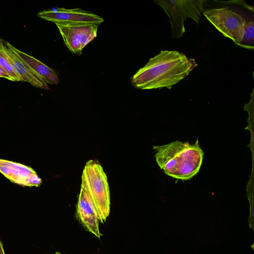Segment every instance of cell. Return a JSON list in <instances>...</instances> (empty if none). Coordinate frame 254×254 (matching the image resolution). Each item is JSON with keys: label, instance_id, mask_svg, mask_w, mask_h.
I'll list each match as a JSON object with an SVG mask.
<instances>
[{"label": "cell", "instance_id": "10", "mask_svg": "<svg viewBox=\"0 0 254 254\" xmlns=\"http://www.w3.org/2000/svg\"><path fill=\"white\" fill-rule=\"evenodd\" d=\"M2 41L5 55L20 81L27 82L37 88L49 90L48 84L18 56L8 46V42Z\"/></svg>", "mask_w": 254, "mask_h": 254}, {"label": "cell", "instance_id": "3", "mask_svg": "<svg viewBox=\"0 0 254 254\" xmlns=\"http://www.w3.org/2000/svg\"><path fill=\"white\" fill-rule=\"evenodd\" d=\"M81 184L87 190L98 212L100 222L104 223L110 212V194L106 173L97 161H88L83 169Z\"/></svg>", "mask_w": 254, "mask_h": 254}, {"label": "cell", "instance_id": "9", "mask_svg": "<svg viewBox=\"0 0 254 254\" xmlns=\"http://www.w3.org/2000/svg\"><path fill=\"white\" fill-rule=\"evenodd\" d=\"M0 172L11 182L23 186H39L41 179L31 167L6 160L0 159Z\"/></svg>", "mask_w": 254, "mask_h": 254}, {"label": "cell", "instance_id": "2", "mask_svg": "<svg viewBox=\"0 0 254 254\" xmlns=\"http://www.w3.org/2000/svg\"><path fill=\"white\" fill-rule=\"evenodd\" d=\"M153 148L160 168L172 178L189 180L200 170L203 152L197 140L193 144L175 141L166 145L154 146Z\"/></svg>", "mask_w": 254, "mask_h": 254}, {"label": "cell", "instance_id": "15", "mask_svg": "<svg viewBox=\"0 0 254 254\" xmlns=\"http://www.w3.org/2000/svg\"><path fill=\"white\" fill-rule=\"evenodd\" d=\"M0 254H5L2 244L0 240Z\"/></svg>", "mask_w": 254, "mask_h": 254}, {"label": "cell", "instance_id": "7", "mask_svg": "<svg viewBox=\"0 0 254 254\" xmlns=\"http://www.w3.org/2000/svg\"><path fill=\"white\" fill-rule=\"evenodd\" d=\"M37 15L56 23L100 24L104 19L101 16L80 8L66 9L58 7L39 12Z\"/></svg>", "mask_w": 254, "mask_h": 254}, {"label": "cell", "instance_id": "11", "mask_svg": "<svg viewBox=\"0 0 254 254\" xmlns=\"http://www.w3.org/2000/svg\"><path fill=\"white\" fill-rule=\"evenodd\" d=\"M8 45L18 56L47 84L59 83L58 75L53 69L33 57L16 49L8 42Z\"/></svg>", "mask_w": 254, "mask_h": 254}, {"label": "cell", "instance_id": "1", "mask_svg": "<svg viewBox=\"0 0 254 254\" xmlns=\"http://www.w3.org/2000/svg\"><path fill=\"white\" fill-rule=\"evenodd\" d=\"M195 59L177 51H161L149 59L131 77V83L141 89L171 88L196 66Z\"/></svg>", "mask_w": 254, "mask_h": 254}, {"label": "cell", "instance_id": "6", "mask_svg": "<svg viewBox=\"0 0 254 254\" xmlns=\"http://www.w3.org/2000/svg\"><path fill=\"white\" fill-rule=\"evenodd\" d=\"M66 47L73 53L80 55L83 49L97 36L99 25L56 23Z\"/></svg>", "mask_w": 254, "mask_h": 254}, {"label": "cell", "instance_id": "4", "mask_svg": "<svg viewBox=\"0 0 254 254\" xmlns=\"http://www.w3.org/2000/svg\"><path fill=\"white\" fill-rule=\"evenodd\" d=\"M169 18L172 37L179 38L185 32L184 22L190 18L198 25L205 0H155Z\"/></svg>", "mask_w": 254, "mask_h": 254}, {"label": "cell", "instance_id": "5", "mask_svg": "<svg viewBox=\"0 0 254 254\" xmlns=\"http://www.w3.org/2000/svg\"><path fill=\"white\" fill-rule=\"evenodd\" d=\"M204 16L225 37L236 44L243 41L246 19L228 7L207 9Z\"/></svg>", "mask_w": 254, "mask_h": 254}, {"label": "cell", "instance_id": "8", "mask_svg": "<svg viewBox=\"0 0 254 254\" xmlns=\"http://www.w3.org/2000/svg\"><path fill=\"white\" fill-rule=\"evenodd\" d=\"M77 215L85 229L100 238L99 217L96 208L85 186L81 184L78 196Z\"/></svg>", "mask_w": 254, "mask_h": 254}, {"label": "cell", "instance_id": "13", "mask_svg": "<svg viewBox=\"0 0 254 254\" xmlns=\"http://www.w3.org/2000/svg\"><path fill=\"white\" fill-rule=\"evenodd\" d=\"M254 42V22L253 20L246 21L244 26L242 43L253 45Z\"/></svg>", "mask_w": 254, "mask_h": 254}, {"label": "cell", "instance_id": "14", "mask_svg": "<svg viewBox=\"0 0 254 254\" xmlns=\"http://www.w3.org/2000/svg\"><path fill=\"white\" fill-rule=\"evenodd\" d=\"M0 77H4L8 80L13 81L10 75L0 66Z\"/></svg>", "mask_w": 254, "mask_h": 254}, {"label": "cell", "instance_id": "12", "mask_svg": "<svg viewBox=\"0 0 254 254\" xmlns=\"http://www.w3.org/2000/svg\"><path fill=\"white\" fill-rule=\"evenodd\" d=\"M0 66L10 75L13 81H20L19 76L15 72L5 55L3 50V41L1 39H0Z\"/></svg>", "mask_w": 254, "mask_h": 254}, {"label": "cell", "instance_id": "16", "mask_svg": "<svg viewBox=\"0 0 254 254\" xmlns=\"http://www.w3.org/2000/svg\"><path fill=\"white\" fill-rule=\"evenodd\" d=\"M62 254L60 253H59V252H57V253H55V254Z\"/></svg>", "mask_w": 254, "mask_h": 254}]
</instances>
